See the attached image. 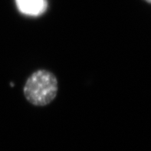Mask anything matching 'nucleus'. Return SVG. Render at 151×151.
<instances>
[{
    "instance_id": "f03ea898",
    "label": "nucleus",
    "mask_w": 151,
    "mask_h": 151,
    "mask_svg": "<svg viewBox=\"0 0 151 151\" xmlns=\"http://www.w3.org/2000/svg\"><path fill=\"white\" fill-rule=\"evenodd\" d=\"M19 10L29 15H39L46 9L45 0H15Z\"/></svg>"
},
{
    "instance_id": "f257e3e1",
    "label": "nucleus",
    "mask_w": 151,
    "mask_h": 151,
    "mask_svg": "<svg viewBox=\"0 0 151 151\" xmlns=\"http://www.w3.org/2000/svg\"><path fill=\"white\" fill-rule=\"evenodd\" d=\"M58 81L52 71L39 69L28 78L23 87L25 99L34 106L45 107L57 97Z\"/></svg>"
},
{
    "instance_id": "7ed1b4c3",
    "label": "nucleus",
    "mask_w": 151,
    "mask_h": 151,
    "mask_svg": "<svg viewBox=\"0 0 151 151\" xmlns=\"http://www.w3.org/2000/svg\"><path fill=\"white\" fill-rule=\"evenodd\" d=\"M144 1H146V2H148V3H150L151 4V0H144Z\"/></svg>"
}]
</instances>
